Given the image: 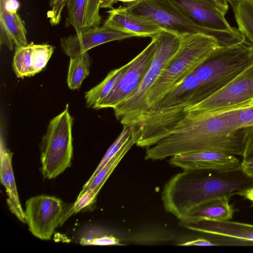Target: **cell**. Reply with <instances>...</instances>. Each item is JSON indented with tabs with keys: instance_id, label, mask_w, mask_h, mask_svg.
Instances as JSON below:
<instances>
[{
	"instance_id": "31",
	"label": "cell",
	"mask_w": 253,
	"mask_h": 253,
	"mask_svg": "<svg viewBox=\"0 0 253 253\" xmlns=\"http://www.w3.org/2000/svg\"><path fill=\"white\" fill-rule=\"evenodd\" d=\"M242 161L253 159V126L249 127L242 155Z\"/></svg>"
},
{
	"instance_id": "38",
	"label": "cell",
	"mask_w": 253,
	"mask_h": 253,
	"mask_svg": "<svg viewBox=\"0 0 253 253\" xmlns=\"http://www.w3.org/2000/svg\"><path fill=\"white\" fill-rule=\"evenodd\" d=\"M226 0L228 3H229L231 5H232L235 2L238 1L240 0Z\"/></svg>"
},
{
	"instance_id": "24",
	"label": "cell",
	"mask_w": 253,
	"mask_h": 253,
	"mask_svg": "<svg viewBox=\"0 0 253 253\" xmlns=\"http://www.w3.org/2000/svg\"><path fill=\"white\" fill-rule=\"evenodd\" d=\"M90 59L88 52L70 57L67 84L72 90L78 89L89 72Z\"/></svg>"
},
{
	"instance_id": "21",
	"label": "cell",
	"mask_w": 253,
	"mask_h": 253,
	"mask_svg": "<svg viewBox=\"0 0 253 253\" xmlns=\"http://www.w3.org/2000/svg\"><path fill=\"white\" fill-rule=\"evenodd\" d=\"M142 132L140 126H134L132 134L122 149L96 174L91 176L84 186L82 192L92 190L97 195L105 182L132 146L136 144Z\"/></svg>"
},
{
	"instance_id": "22",
	"label": "cell",
	"mask_w": 253,
	"mask_h": 253,
	"mask_svg": "<svg viewBox=\"0 0 253 253\" xmlns=\"http://www.w3.org/2000/svg\"><path fill=\"white\" fill-rule=\"evenodd\" d=\"M126 68V64L110 71L99 84L85 93L86 105L94 108L111 92L120 81Z\"/></svg>"
},
{
	"instance_id": "26",
	"label": "cell",
	"mask_w": 253,
	"mask_h": 253,
	"mask_svg": "<svg viewBox=\"0 0 253 253\" xmlns=\"http://www.w3.org/2000/svg\"><path fill=\"white\" fill-rule=\"evenodd\" d=\"M80 244L83 245H117L119 240L108 234L99 227L91 226L83 231L80 236Z\"/></svg>"
},
{
	"instance_id": "1",
	"label": "cell",
	"mask_w": 253,
	"mask_h": 253,
	"mask_svg": "<svg viewBox=\"0 0 253 253\" xmlns=\"http://www.w3.org/2000/svg\"><path fill=\"white\" fill-rule=\"evenodd\" d=\"M248 129L233 127L222 109L187 111L169 136L147 148L145 159L160 160L204 150L242 156Z\"/></svg>"
},
{
	"instance_id": "20",
	"label": "cell",
	"mask_w": 253,
	"mask_h": 253,
	"mask_svg": "<svg viewBox=\"0 0 253 253\" xmlns=\"http://www.w3.org/2000/svg\"><path fill=\"white\" fill-rule=\"evenodd\" d=\"M20 3L17 0H0V21L12 36L15 48L27 45V31L17 13Z\"/></svg>"
},
{
	"instance_id": "8",
	"label": "cell",
	"mask_w": 253,
	"mask_h": 253,
	"mask_svg": "<svg viewBox=\"0 0 253 253\" xmlns=\"http://www.w3.org/2000/svg\"><path fill=\"white\" fill-rule=\"evenodd\" d=\"M64 204L56 197L38 195L26 201L24 213L30 231L43 240L51 239L63 218Z\"/></svg>"
},
{
	"instance_id": "10",
	"label": "cell",
	"mask_w": 253,
	"mask_h": 253,
	"mask_svg": "<svg viewBox=\"0 0 253 253\" xmlns=\"http://www.w3.org/2000/svg\"><path fill=\"white\" fill-rule=\"evenodd\" d=\"M194 24L216 31L235 29L225 18L229 5L225 0H171Z\"/></svg>"
},
{
	"instance_id": "37",
	"label": "cell",
	"mask_w": 253,
	"mask_h": 253,
	"mask_svg": "<svg viewBox=\"0 0 253 253\" xmlns=\"http://www.w3.org/2000/svg\"><path fill=\"white\" fill-rule=\"evenodd\" d=\"M138 0H114L113 3L115 4V3L118 2V1H122L124 2H128V3H131L135 2Z\"/></svg>"
},
{
	"instance_id": "25",
	"label": "cell",
	"mask_w": 253,
	"mask_h": 253,
	"mask_svg": "<svg viewBox=\"0 0 253 253\" xmlns=\"http://www.w3.org/2000/svg\"><path fill=\"white\" fill-rule=\"evenodd\" d=\"M88 0H67L68 16L65 22L67 27L72 26L76 33L85 30L84 18Z\"/></svg>"
},
{
	"instance_id": "4",
	"label": "cell",
	"mask_w": 253,
	"mask_h": 253,
	"mask_svg": "<svg viewBox=\"0 0 253 253\" xmlns=\"http://www.w3.org/2000/svg\"><path fill=\"white\" fill-rule=\"evenodd\" d=\"M253 64V44L245 39L228 46H218L193 72L200 86L194 98L203 101Z\"/></svg>"
},
{
	"instance_id": "34",
	"label": "cell",
	"mask_w": 253,
	"mask_h": 253,
	"mask_svg": "<svg viewBox=\"0 0 253 253\" xmlns=\"http://www.w3.org/2000/svg\"><path fill=\"white\" fill-rule=\"evenodd\" d=\"M240 169L245 175L253 179V159L246 161H242Z\"/></svg>"
},
{
	"instance_id": "27",
	"label": "cell",
	"mask_w": 253,
	"mask_h": 253,
	"mask_svg": "<svg viewBox=\"0 0 253 253\" xmlns=\"http://www.w3.org/2000/svg\"><path fill=\"white\" fill-rule=\"evenodd\" d=\"M123 126L122 131L108 148L91 176L94 175L100 170L122 149L131 137L134 126L124 125Z\"/></svg>"
},
{
	"instance_id": "35",
	"label": "cell",
	"mask_w": 253,
	"mask_h": 253,
	"mask_svg": "<svg viewBox=\"0 0 253 253\" xmlns=\"http://www.w3.org/2000/svg\"><path fill=\"white\" fill-rule=\"evenodd\" d=\"M241 195L251 201L253 205V186L245 190Z\"/></svg>"
},
{
	"instance_id": "30",
	"label": "cell",
	"mask_w": 253,
	"mask_h": 253,
	"mask_svg": "<svg viewBox=\"0 0 253 253\" xmlns=\"http://www.w3.org/2000/svg\"><path fill=\"white\" fill-rule=\"evenodd\" d=\"M96 194L91 190L81 192L77 201L73 206L74 211H79L83 208L91 204L95 200Z\"/></svg>"
},
{
	"instance_id": "5",
	"label": "cell",
	"mask_w": 253,
	"mask_h": 253,
	"mask_svg": "<svg viewBox=\"0 0 253 253\" xmlns=\"http://www.w3.org/2000/svg\"><path fill=\"white\" fill-rule=\"evenodd\" d=\"M124 7L130 13L178 36L187 34H205L214 37L219 46H231L244 40L238 28L230 31H216L198 27L171 0H138Z\"/></svg>"
},
{
	"instance_id": "6",
	"label": "cell",
	"mask_w": 253,
	"mask_h": 253,
	"mask_svg": "<svg viewBox=\"0 0 253 253\" xmlns=\"http://www.w3.org/2000/svg\"><path fill=\"white\" fill-rule=\"evenodd\" d=\"M156 46L153 60L135 92L113 108L116 119L123 125H140L146 112L148 93L178 49L180 38L165 30L154 36Z\"/></svg>"
},
{
	"instance_id": "12",
	"label": "cell",
	"mask_w": 253,
	"mask_h": 253,
	"mask_svg": "<svg viewBox=\"0 0 253 253\" xmlns=\"http://www.w3.org/2000/svg\"><path fill=\"white\" fill-rule=\"evenodd\" d=\"M170 164L183 169H210L232 171L240 169L236 156L211 150L193 151L171 157Z\"/></svg>"
},
{
	"instance_id": "11",
	"label": "cell",
	"mask_w": 253,
	"mask_h": 253,
	"mask_svg": "<svg viewBox=\"0 0 253 253\" xmlns=\"http://www.w3.org/2000/svg\"><path fill=\"white\" fill-rule=\"evenodd\" d=\"M253 99V64L230 82L186 111L218 110Z\"/></svg>"
},
{
	"instance_id": "16",
	"label": "cell",
	"mask_w": 253,
	"mask_h": 253,
	"mask_svg": "<svg viewBox=\"0 0 253 253\" xmlns=\"http://www.w3.org/2000/svg\"><path fill=\"white\" fill-rule=\"evenodd\" d=\"M104 25L112 28L131 33L136 37H153L163 30L154 24L127 11L124 6L108 10Z\"/></svg>"
},
{
	"instance_id": "17",
	"label": "cell",
	"mask_w": 253,
	"mask_h": 253,
	"mask_svg": "<svg viewBox=\"0 0 253 253\" xmlns=\"http://www.w3.org/2000/svg\"><path fill=\"white\" fill-rule=\"evenodd\" d=\"M200 86V83L199 80L193 73H191L182 83L169 91L149 112L144 119L149 115L167 110L173 109L185 110L190 107L192 105V98Z\"/></svg>"
},
{
	"instance_id": "33",
	"label": "cell",
	"mask_w": 253,
	"mask_h": 253,
	"mask_svg": "<svg viewBox=\"0 0 253 253\" xmlns=\"http://www.w3.org/2000/svg\"><path fill=\"white\" fill-rule=\"evenodd\" d=\"M179 246H217V245L214 242H212L204 238H199L194 240L190 241L183 243L179 245Z\"/></svg>"
},
{
	"instance_id": "36",
	"label": "cell",
	"mask_w": 253,
	"mask_h": 253,
	"mask_svg": "<svg viewBox=\"0 0 253 253\" xmlns=\"http://www.w3.org/2000/svg\"><path fill=\"white\" fill-rule=\"evenodd\" d=\"M114 0H101L100 2V8H113Z\"/></svg>"
},
{
	"instance_id": "18",
	"label": "cell",
	"mask_w": 253,
	"mask_h": 253,
	"mask_svg": "<svg viewBox=\"0 0 253 253\" xmlns=\"http://www.w3.org/2000/svg\"><path fill=\"white\" fill-rule=\"evenodd\" d=\"M12 153L5 147L2 136L0 138V179L5 187L7 198L6 202L11 212L21 221L27 223L18 195L12 167Z\"/></svg>"
},
{
	"instance_id": "9",
	"label": "cell",
	"mask_w": 253,
	"mask_h": 253,
	"mask_svg": "<svg viewBox=\"0 0 253 253\" xmlns=\"http://www.w3.org/2000/svg\"><path fill=\"white\" fill-rule=\"evenodd\" d=\"M149 44L126 64L121 78L109 94L95 109L114 108L129 97L136 90L149 69L153 58L156 40L153 36Z\"/></svg>"
},
{
	"instance_id": "32",
	"label": "cell",
	"mask_w": 253,
	"mask_h": 253,
	"mask_svg": "<svg viewBox=\"0 0 253 253\" xmlns=\"http://www.w3.org/2000/svg\"><path fill=\"white\" fill-rule=\"evenodd\" d=\"M0 44L6 45L10 50L15 46L13 38L4 24L0 21Z\"/></svg>"
},
{
	"instance_id": "19",
	"label": "cell",
	"mask_w": 253,
	"mask_h": 253,
	"mask_svg": "<svg viewBox=\"0 0 253 253\" xmlns=\"http://www.w3.org/2000/svg\"><path fill=\"white\" fill-rule=\"evenodd\" d=\"M230 198L220 197L203 203L192 208L180 220L181 224L192 223L203 220H229L232 218L233 210Z\"/></svg>"
},
{
	"instance_id": "28",
	"label": "cell",
	"mask_w": 253,
	"mask_h": 253,
	"mask_svg": "<svg viewBox=\"0 0 253 253\" xmlns=\"http://www.w3.org/2000/svg\"><path fill=\"white\" fill-rule=\"evenodd\" d=\"M101 0H88L84 18V28L99 26L101 22L100 5Z\"/></svg>"
},
{
	"instance_id": "3",
	"label": "cell",
	"mask_w": 253,
	"mask_h": 253,
	"mask_svg": "<svg viewBox=\"0 0 253 253\" xmlns=\"http://www.w3.org/2000/svg\"><path fill=\"white\" fill-rule=\"evenodd\" d=\"M179 38L178 49L148 93L142 121L169 91L182 83L219 46L214 37L205 34H187Z\"/></svg>"
},
{
	"instance_id": "14",
	"label": "cell",
	"mask_w": 253,
	"mask_h": 253,
	"mask_svg": "<svg viewBox=\"0 0 253 253\" xmlns=\"http://www.w3.org/2000/svg\"><path fill=\"white\" fill-rule=\"evenodd\" d=\"M136 37L134 34L116 30L103 24L85 29L82 32L60 39L61 46L70 57L88 52L89 49L112 41Z\"/></svg>"
},
{
	"instance_id": "13",
	"label": "cell",
	"mask_w": 253,
	"mask_h": 253,
	"mask_svg": "<svg viewBox=\"0 0 253 253\" xmlns=\"http://www.w3.org/2000/svg\"><path fill=\"white\" fill-rule=\"evenodd\" d=\"M181 224L189 229L219 237L222 245L253 246V224L229 220H203Z\"/></svg>"
},
{
	"instance_id": "15",
	"label": "cell",
	"mask_w": 253,
	"mask_h": 253,
	"mask_svg": "<svg viewBox=\"0 0 253 253\" xmlns=\"http://www.w3.org/2000/svg\"><path fill=\"white\" fill-rule=\"evenodd\" d=\"M54 51L51 45L34 44L15 48L13 60L14 71L18 78L30 77L41 72L46 65Z\"/></svg>"
},
{
	"instance_id": "23",
	"label": "cell",
	"mask_w": 253,
	"mask_h": 253,
	"mask_svg": "<svg viewBox=\"0 0 253 253\" xmlns=\"http://www.w3.org/2000/svg\"><path fill=\"white\" fill-rule=\"evenodd\" d=\"M231 6L238 29L253 44V0H240Z\"/></svg>"
},
{
	"instance_id": "29",
	"label": "cell",
	"mask_w": 253,
	"mask_h": 253,
	"mask_svg": "<svg viewBox=\"0 0 253 253\" xmlns=\"http://www.w3.org/2000/svg\"><path fill=\"white\" fill-rule=\"evenodd\" d=\"M67 0H51L50 6L51 9L47 13V17L49 19V22L52 26L59 24L61 15Z\"/></svg>"
},
{
	"instance_id": "2",
	"label": "cell",
	"mask_w": 253,
	"mask_h": 253,
	"mask_svg": "<svg viewBox=\"0 0 253 253\" xmlns=\"http://www.w3.org/2000/svg\"><path fill=\"white\" fill-rule=\"evenodd\" d=\"M238 170L183 169L163 188L162 200L166 211L180 220L192 208L206 201L241 195L253 186V179L244 174L236 175Z\"/></svg>"
},
{
	"instance_id": "7",
	"label": "cell",
	"mask_w": 253,
	"mask_h": 253,
	"mask_svg": "<svg viewBox=\"0 0 253 253\" xmlns=\"http://www.w3.org/2000/svg\"><path fill=\"white\" fill-rule=\"evenodd\" d=\"M72 125L68 104L50 120L41 145V171L44 178H54L70 167L73 155Z\"/></svg>"
}]
</instances>
